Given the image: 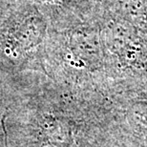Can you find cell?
Returning a JSON list of instances; mask_svg holds the SVG:
<instances>
[{"label": "cell", "mask_w": 147, "mask_h": 147, "mask_svg": "<svg viewBox=\"0 0 147 147\" xmlns=\"http://www.w3.org/2000/svg\"><path fill=\"white\" fill-rule=\"evenodd\" d=\"M0 16V72L38 69L46 25L32 4L10 6Z\"/></svg>", "instance_id": "1"}]
</instances>
